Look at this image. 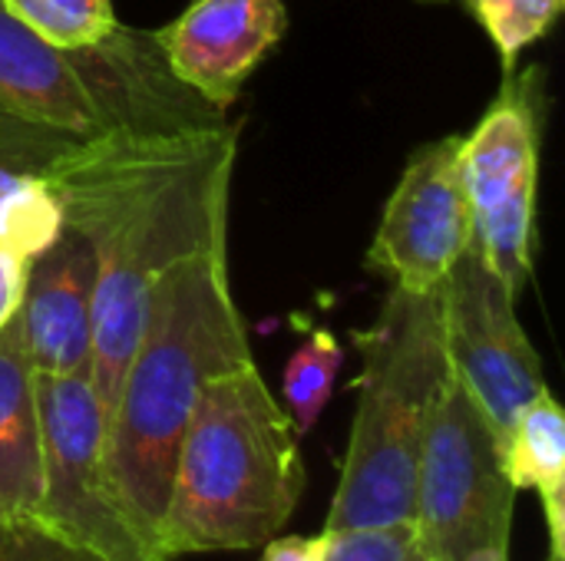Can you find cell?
<instances>
[{
    "label": "cell",
    "instance_id": "obj_21",
    "mask_svg": "<svg viewBox=\"0 0 565 561\" xmlns=\"http://www.w3.org/2000/svg\"><path fill=\"white\" fill-rule=\"evenodd\" d=\"M0 561H99L33 516L0 513Z\"/></svg>",
    "mask_w": 565,
    "mask_h": 561
},
{
    "label": "cell",
    "instance_id": "obj_16",
    "mask_svg": "<svg viewBox=\"0 0 565 561\" xmlns=\"http://www.w3.org/2000/svg\"><path fill=\"white\" fill-rule=\"evenodd\" d=\"M301 341L291 350L285 374H281V393L288 403V417L295 423L298 436H308L324 407L331 403L338 374L344 367V347L328 327L301 324Z\"/></svg>",
    "mask_w": 565,
    "mask_h": 561
},
{
    "label": "cell",
    "instance_id": "obj_25",
    "mask_svg": "<svg viewBox=\"0 0 565 561\" xmlns=\"http://www.w3.org/2000/svg\"><path fill=\"white\" fill-rule=\"evenodd\" d=\"M477 561H510V559H477Z\"/></svg>",
    "mask_w": 565,
    "mask_h": 561
},
{
    "label": "cell",
    "instance_id": "obj_17",
    "mask_svg": "<svg viewBox=\"0 0 565 561\" xmlns=\"http://www.w3.org/2000/svg\"><path fill=\"white\" fill-rule=\"evenodd\" d=\"M3 10L40 40L63 50H86L119 30L113 0H0Z\"/></svg>",
    "mask_w": 565,
    "mask_h": 561
},
{
    "label": "cell",
    "instance_id": "obj_23",
    "mask_svg": "<svg viewBox=\"0 0 565 561\" xmlns=\"http://www.w3.org/2000/svg\"><path fill=\"white\" fill-rule=\"evenodd\" d=\"M258 561H324L328 555V529L318 536H275L262 546Z\"/></svg>",
    "mask_w": 565,
    "mask_h": 561
},
{
    "label": "cell",
    "instance_id": "obj_19",
    "mask_svg": "<svg viewBox=\"0 0 565 561\" xmlns=\"http://www.w3.org/2000/svg\"><path fill=\"white\" fill-rule=\"evenodd\" d=\"M79 142H86V139H76L63 129L33 122V119L17 116L0 106V169L50 175Z\"/></svg>",
    "mask_w": 565,
    "mask_h": 561
},
{
    "label": "cell",
    "instance_id": "obj_6",
    "mask_svg": "<svg viewBox=\"0 0 565 561\" xmlns=\"http://www.w3.org/2000/svg\"><path fill=\"white\" fill-rule=\"evenodd\" d=\"M516 496L500 463L493 423L450 370L414 483L411 522L424 555L430 561L510 559Z\"/></svg>",
    "mask_w": 565,
    "mask_h": 561
},
{
    "label": "cell",
    "instance_id": "obj_4",
    "mask_svg": "<svg viewBox=\"0 0 565 561\" xmlns=\"http://www.w3.org/2000/svg\"><path fill=\"white\" fill-rule=\"evenodd\" d=\"M351 341L361 354L358 407L328 532L411 519L420 446L450 377L440 291L391 288L374 324Z\"/></svg>",
    "mask_w": 565,
    "mask_h": 561
},
{
    "label": "cell",
    "instance_id": "obj_1",
    "mask_svg": "<svg viewBox=\"0 0 565 561\" xmlns=\"http://www.w3.org/2000/svg\"><path fill=\"white\" fill-rule=\"evenodd\" d=\"M238 126L182 136H103L79 142L46 179L63 222L96 245L89 380L116 403L159 281L182 261L228 245Z\"/></svg>",
    "mask_w": 565,
    "mask_h": 561
},
{
    "label": "cell",
    "instance_id": "obj_7",
    "mask_svg": "<svg viewBox=\"0 0 565 561\" xmlns=\"http://www.w3.org/2000/svg\"><path fill=\"white\" fill-rule=\"evenodd\" d=\"M543 79L546 69L540 63L503 73L500 93L460 145L473 208V241L513 301H520L533 278Z\"/></svg>",
    "mask_w": 565,
    "mask_h": 561
},
{
    "label": "cell",
    "instance_id": "obj_5",
    "mask_svg": "<svg viewBox=\"0 0 565 561\" xmlns=\"http://www.w3.org/2000/svg\"><path fill=\"white\" fill-rule=\"evenodd\" d=\"M0 106L76 139L182 136L215 129L222 109L166 63L156 30H119L86 50L40 40L0 3Z\"/></svg>",
    "mask_w": 565,
    "mask_h": 561
},
{
    "label": "cell",
    "instance_id": "obj_8",
    "mask_svg": "<svg viewBox=\"0 0 565 561\" xmlns=\"http://www.w3.org/2000/svg\"><path fill=\"white\" fill-rule=\"evenodd\" d=\"M43 489L36 519L99 561H166L122 513L106 473V410L89 374H36Z\"/></svg>",
    "mask_w": 565,
    "mask_h": 561
},
{
    "label": "cell",
    "instance_id": "obj_3",
    "mask_svg": "<svg viewBox=\"0 0 565 561\" xmlns=\"http://www.w3.org/2000/svg\"><path fill=\"white\" fill-rule=\"evenodd\" d=\"M305 496V456L288 410L255 364L215 377L175 453L159 526L162 559L248 552L281 536Z\"/></svg>",
    "mask_w": 565,
    "mask_h": 561
},
{
    "label": "cell",
    "instance_id": "obj_14",
    "mask_svg": "<svg viewBox=\"0 0 565 561\" xmlns=\"http://www.w3.org/2000/svg\"><path fill=\"white\" fill-rule=\"evenodd\" d=\"M500 463L516 493H536L540 506L565 503V413L550 387L500 436Z\"/></svg>",
    "mask_w": 565,
    "mask_h": 561
},
{
    "label": "cell",
    "instance_id": "obj_22",
    "mask_svg": "<svg viewBox=\"0 0 565 561\" xmlns=\"http://www.w3.org/2000/svg\"><path fill=\"white\" fill-rule=\"evenodd\" d=\"M26 265H30L26 258L0 245V331L20 311L23 288H26Z\"/></svg>",
    "mask_w": 565,
    "mask_h": 561
},
{
    "label": "cell",
    "instance_id": "obj_9",
    "mask_svg": "<svg viewBox=\"0 0 565 561\" xmlns=\"http://www.w3.org/2000/svg\"><path fill=\"white\" fill-rule=\"evenodd\" d=\"M440 304L450 370L503 436L516 413L546 390V377L516 317L513 294L490 271L477 241L440 284Z\"/></svg>",
    "mask_w": 565,
    "mask_h": 561
},
{
    "label": "cell",
    "instance_id": "obj_2",
    "mask_svg": "<svg viewBox=\"0 0 565 561\" xmlns=\"http://www.w3.org/2000/svg\"><path fill=\"white\" fill-rule=\"evenodd\" d=\"M245 364H255L252 341L232 294L228 245H218L159 281L106 420L109 486L156 552L175 453L199 397Z\"/></svg>",
    "mask_w": 565,
    "mask_h": 561
},
{
    "label": "cell",
    "instance_id": "obj_12",
    "mask_svg": "<svg viewBox=\"0 0 565 561\" xmlns=\"http://www.w3.org/2000/svg\"><path fill=\"white\" fill-rule=\"evenodd\" d=\"M96 274V245L70 225L30 258L20 327L36 374H89Z\"/></svg>",
    "mask_w": 565,
    "mask_h": 561
},
{
    "label": "cell",
    "instance_id": "obj_24",
    "mask_svg": "<svg viewBox=\"0 0 565 561\" xmlns=\"http://www.w3.org/2000/svg\"><path fill=\"white\" fill-rule=\"evenodd\" d=\"M414 3H427L430 7V3H450V0H414Z\"/></svg>",
    "mask_w": 565,
    "mask_h": 561
},
{
    "label": "cell",
    "instance_id": "obj_15",
    "mask_svg": "<svg viewBox=\"0 0 565 561\" xmlns=\"http://www.w3.org/2000/svg\"><path fill=\"white\" fill-rule=\"evenodd\" d=\"M63 202L46 175L0 169V245L36 258L63 231Z\"/></svg>",
    "mask_w": 565,
    "mask_h": 561
},
{
    "label": "cell",
    "instance_id": "obj_18",
    "mask_svg": "<svg viewBox=\"0 0 565 561\" xmlns=\"http://www.w3.org/2000/svg\"><path fill=\"white\" fill-rule=\"evenodd\" d=\"M493 40L503 73L516 69L526 46L543 40L559 20L565 0H460Z\"/></svg>",
    "mask_w": 565,
    "mask_h": 561
},
{
    "label": "cell",
    "instance_id": "obj_20",
    "mask_svg": "<svg viewBox=\"0 0 565 561\" xmlns=\"http://www.w3.org/2000/svg\"><path fill=\"white\" fill-rule=\"evenodd\" d=\"M324 561H430L417 542L414 522L361 526L328 532Z\"/></svg>",
    "mask_w": 565,
    "mask_h": 561
},
{
    "label": "cell",
    "instance_id": "obj_10",
    "mask_svg": "<svg viewBox=\"0 0 565 561\" xmlns=\"http://www.w3.org/2000/svg\"><path fill=\"white\" fill-rule=\"evenodd\" d=\"M463 136L424 142L407 159L371 238L364 265L391 288L440 291L460 255L473 245V208L460 159Z\"/></svg>",
    "mask_w": 565,
    "mask_h": 561
},
{
    "label": "cell",
    "instance_id": "obj_11",
    "mask_svg": "<svg viewBox=\"0 0 565 561\" xmlns=\"http://www.w3.org/2000/svg\"><path fill=\"white\" fill-rule=\"evenodd\" d=\"M285 33V0H192L156 40L169 69L225 112Z\"/></svg>",
    "mask_w": 565,
    "mask_h": 561
},
{
    "label": "cell",
    "instance_id": "obj_13",
    "mask_svg": "<svg viewBox=\"0 0 565 561\" xmlns=\"http://www.w3.org/2000/svg\"><path fill=\"white\" fill-rule=\"evenodd\" d=\"M43 489V433L36 370L23 344L20 311L0 331V513L33 516Z\"/></svg>",
    "mask_w": 565,
    "mask_h": 561
}]
</instances>
